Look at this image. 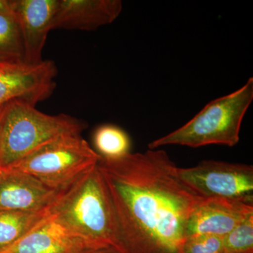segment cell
<instances>
[{"mask_svg": "<svg viewBox=\"0 0 253 253\" xmlns=\"http://www.w3.org/2000/svg\"><path fill=\"white\" fill-rule=\"evenodd\" d=\"M48 212L91 244L123 251L114 209L98 164L59 192Z\"/></svg>", "mask_w": 253, "mask_h": 253, "instance_id": "7a4b0ae2", "label": "cell"}, {"mask_svg": "<svg viewBox=\"0 0 253 253\" xmlns=\"http://www.w3.org/2000/svg\"><path fill=\"white\" fill-rule=\"evenodd\" d=\"M58 0H9L22 38L24 62H41Z\"/></svg>", "mask_w": 253, "mask_h": 253, "instance_id": "9c48e42d", "label": "cell"}, {"mask_svg": "<svg viewBox=\"0 0 253 253\" xmlns=\"http://www.w3.org/2000/svg\"><path fill=\"white\" fill-rule=\"evenodd\" d=\"M253 100V78H251L237 90L208 103L184 126L150 143L149 149L168 145L233 147L239 142L241 124Z\"/></svg>", "mask_w": 253, "mask_h": 253, "instance_id": "3957f363", "label": "cell"}, {"mask_svg": "<svg viewBox=\"0 0 253 253\" xmlns=\"http://www.w3.org/2000/svg\"><path fill=\"white\" fill-rule=\"evenodd\" d=\"M176 174L204 199H253V167L249 165L203 161L193 168L176 167Z\"/></svg>", "mask_w": 253, "mask_h": 253, "instance_id": "8992f818", "label": "cell"}, {"mask_svg": "<svg viewBox=\"0 0 253 253\" xmlns=\"http://www.w3.org/2000/svg\"><path fill=\"white\" fill-rule=\"evenodd\" d=\"M112 203L124 253H182L186 224L204 198L179 179L163 150L98 163Z\"/></svg>", "mask_w": 253, "mask_h": 253, "instance_id": "6da1fadb", "label": "cell"}, {"mask_svg": "<svg viewBox=\"0 0 253 253\" xmlns=\"http://www.w3.org/2000/svg\"><path fill=\"white\" fill-rule=\"evenodd\" d=\"M0 62H24L21 32L11 9L0 13Z\"/></svg>", "mask_w": 253, "mask_h": 253, "instance_id": "9a60e30c", "label": "cell"}, {"mask_svg": "<svg viewBox=\"0 0 253 253\" xmlns=\"http://www.w3.org/2000/svg\"><path fill=\"white\" fill-rule=\"evenodd\" d=\"M83 253H124L121 250L111 246H97L91 248Z\"/></svg>", "mask_w": 253, "mask_h": 253, "instance_id": "ac0fdd59", "label": "cell"}, {"mask_svg": "<svg viewBox=\"0 0 253 253\" xmlns=\"http://www.w3.org/2000/svg\"><path fill=\"white\" fill-rule=\"evenodd\" d=\"M85 128V123L69 115L46 114L33 105L11 101L0 119V169L11 167L51 139Z\"/></svg>", "mask_w": 253, "mask_h": 253, "instance_id": "277c9868", "label": "cell"}, {"mask_svg": "<svg viewBox=\"0 0 253 253\" xmlns=\"http://www.w3.org/2000/svg\"><path fill=\"white\" fill-rule=\"evenodd\" d=\"M9 9V0H0V13L5 12Z\"/></svg>", "mask_w": 253, "mask_h": 253, "instance_id": "d6986e66", "label": "cell"}, {"mask_svg": "<svg viewBox=\"0 0 253 253\" xmlns=\"http://www.w3.org/2000/svg\"><path fill=\"white\" fill-rule=\"evenodd\" d=\"M0 210V253L14 246L47 213Z\"/></svg>", "mask_w": 253, "mask_h": 253, "instance_id": "4fadbf2b", "label": "cell"}, {"mask_svg": "<svg viewBox=\"0 0 253 253\" xmlns=\"http://www.w3.org/2000/svg\"><path fill=\"white\" fill-rule=\"evenodd\" d=\"M57 68L51 60L36 64L3 63L0 66V107L12 101L36 106L56 88Z\"/></svg>", "mask_w": 253, "mask_h": 253, "instance_id": "52a82bcc", "label": "cell"}, {"mask_svg": "<svg viewBox=\"0 0 253 253\" xmlns=\"http://www.w3.org/2000/svg\"><path fill=\"white\" fill-rule=\"evenodd\" d=\"M100 159L81 133H69L42 145L6 169L26 173L61 192L95 167Z\"/></svg>", "mask_w": 253, "mask_h": 253, "instance_id": "5b68a950", "label": "cell"}, {"mask_svg": "<svg viewBox=\"0 0 253 253\" xmlns=\"http://www.w3.org/2000/svg\"><path fill=\"white\" fill-rule=\"evenodd\" d=\"M122 10L121 0H58L52 30L94 31L116 21Z\"/></svg>", "mask_w": 253, "mask_h": 253, "instance_id": "7c38bea8", "label": "cell"}, {"mask_svg": "<svg viewBox=\"0 0 253 253\" xmlns=\"http://www.w3.org/2000/svg\"><path fill=\"white\" fill-rule=\"evenodd\" d=\"M97 246H102L78 236L47 212L26 235L1 253H83Z\"/></svg>", "mask_w": 253, "mask_h": 253, "instance_id": "8fae6325", "label": "cell"}, {"mask_svg": "<svg viewBox=\"0 0 253 253\" xmlns=\"http://www.w3.org/2000/svg\"><path fill=\"white\" fill-rule=\"evenodd\" d=\"M251 214L253 199H204L188 219L186 238L202 234L224 237Z\"/></svg>", "mask_w": 253, "mask_h": 253, "instance_id": "ba28073f", "label": "cell"}, {"mask_svg": "<svg viewBox=\"0 0 253 253\" xmlns=\"http://www.w3.org/2000/svg\"><path fill=\"white\" fill-rule=\"evenodd\" d=\"M222 253H253V214L223 237Z\"/></svg>", "mask_w": 253, "mask_h": 253, "instance_id": "2e32d148", "label": "cell"}, {"mask_svg": "<svg viewBox=\"0 0 253 253\" xmlns=\"http://www.w3.org/2000/svg\"><path fill=\"white\" fill-rule=\"evenodd\" d=\"M94 151L105 159H116L129 154L131 140L126 131L113 125H104L94 131Z\"/></svg>", "mask_w": 253, "mask_h": 253, "instance_id": "5bb4252c", "label": "cell"}, {"mask_svg": "<svg viewBox=\"0 0 253 253\" xmlns=\"http://www.w3.org/2000/svg\"><path fill=\"white\" fill-rule=\"evenodd\" d=\"M3 63H2V62H0V66H1V65H2Z\"/></svg>", "mask_w": 253, "mask_h": 253, "instance_id": "44dd1931", "label": "cell"}, {"mask_svg": "<svg viewBox=\"0 0 253 253\" xmlns=\"http://www.w3.org/2000/svg\"><path fill=\"white\" fill-rule=\"evenodd\" d=\"M223 237L202 234L186 238L182 253H222Z\"/></svg>", "mask_w": 253, "mask_h": 253, "instance_id": "e0dca14e", "label": "cell"}, {"mask_svg": "<svg viewBox=\"0 0 253 253\" xmlns=\"http://www.w3.org/2000/svg\"><path fill=\"white\" fill-rule=\"evenodd\" d=\"M59 194L26 173L12 169H0L1 211L45 212Z\"/></svg>", "mask_w": 253, "mask_h": 253, "instance_id": "30bf717a", "label": "cell"}, {"mask_svg": "<svg viewBox=\"0 0 253 253\" xmlns=\"http://www.w3.org/2000/svg\"><path fill=\"white\" fill-rule=\"evenodd\" d=\"M3 107H4V106H1V107H0V119H1V113H2Z\"/></svg>", "mask_w": 253, "mask_h": 253, "instance_id": "ffe728a7", "label": "cell"}]
</instances>
